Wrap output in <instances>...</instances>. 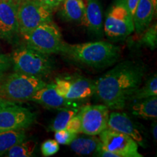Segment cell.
I'll use <instances>...</instances> for the list:
<instances>
[{"instance_id": "obj_17", "label": "cell", "mask_w": 157, "mask_h": 157, "mask_svg": "<svg viewBox=\"0 0 157 157\" xmlns=\"http://www.w3.org/2000/svg\"><path fill=\"white\" fill-rule=\"evenodd\" d=\"M77 136L70 143L71 148L74 152L80 155H90L95 153L98 147L101 144L99 137L95 135Z\"/></svg>"}, {"instance_id": "obj_8", "label": "cell", "mask_w": 157, "mask_h": 157, "mask_svg": "<svg viewBox=\"0 0 157 157\" xmlns=\"http://www.w3.org/2000/svg\"><path fill=\"white\" fill-rule=\"evenodd\" d=\"M134 31L133 18L124 2L113 6L104 23L105 35L112 40H120Z\"/></svg>"}, {"instance_id": "obj_3", "label": "cell", "mask_w": 157, "mask_h": 157, "mask_svg": "<svg viewBox=\"0 0 157 157\" xmlns=\"http://www.w3.org/2000/svg\"><path fill=\"white\" fill-rule=\"evenodd\" d=\"M46 84L37 76L15 72L0 80V98L13 102L30 101L31 96Z\"/></svg>"}, {"instance_id": "obj_27", "label": "cell", "mask_w": 157, "mask_h": 157, "mask_svg": "<svg viewBox=\"0 0 157 157\" xmlns=\"http://www.w3.org/2000/svg\"><path fill=\"white\" fill-rule=\"evenodd\" d=\"M55 89L56 93L60 96L65 98L66 94L69 90L71 82L66 79H57L54 83Z\"/></svg>"}, {"instance_id": "obj_15", "label": "cell", "mask_w": 157, "mask_h": 157, "mask_svg": "<svg viewBox=\"0 0 157 157\" xmlns=\"http://www.w3.org/2000/svg\"><path fill=\"white\" fill-rule=\"evenodd\" d=\"M154 8L151 0H140L133 15V23L135 32L142 34L148 28L154 15Z\"/></svg>"}, {"instance_id": "obj_24", "label": "cell", "mask_w": 157, "mask_h": 157, "mask_svg": "<svg viewBox=\"0 0 157 157\" xmlns=\"http://www.w3.org/2000/svg\"><path fill=\"white\" fill-rule=\"evenodd\" d=\"M143 36L141 38L140 42L143 44L146 45L151 50H154L157 46V27L156 24L148 27L143 32Z\"/></svg>"}, {"instance_id": "obj_2", "label": "cell", "mask_w": 157, "mask_h": 157, "mask_svg": "<svg viewBox=\"0 0 157 157\" xmlns=\"http://www.w3.org/2000/svg\"><path fill=\"white\" fill-rule=\"evenodd\" d=\"M60 53L78 63L101 68L111 66L117 61L120 55V48L103 41L76 44L64 42Z\"/></svg>"}, {"instance_id": "obj_14", "label": "cell", "mask_w": 157, "mask_h": 157, "mask_svg": "<svg viewBox=\"0 0 157 157\" xmlns=\"http://www.w3.org/2000/svg\"><path fill=\"white\" fill-rule=\"evenodd\" d=\"M81 22L88 31L95 34H101L103 15L101 7L98 2L90 0L86 5L85 12Z\"/></svg>"}, {"instance_id": "obj_34", "label": "cell", "mask_w": 157, "mask_h": 157, "mask_svg": "<svg viewBox=\"0 0 157 157\" xmlns=\"http://www.w3.org/2000/svg\"><path fill=\"white\" fill-rule=\"evenodd\" d=\"M152 1V3H153V5H154V8L156 9V6H157V0H151Z\"/></svg>"}, {"instance_id": "obj_19", "label": "cell", "mask_w": 157, "mask_h": 157, "mask_svg": "<svg viewBox=\"0 0 157 157\" xmlns=\"http://www.w3.org/2000/svg\"><path fill=\"white\" fill-rule=\"evenodd\" d=\"M133 104L132 113L137 117L144 119H156L157 117V97L153 96Z\"/></svg>"}, {"instance_id": "obj_7", "label": "cell", "mask_w": 157, "mask_h": 157, "mask_svg": "<svg viewBox=\"0 0 157 157\" xmlns=\"http://www.w3.org/2000/svg\"><path fill=\"white\" fill-rule=\"evenodd\" d=\"M19 31L26 34L39 25L52 22V11L35 0L20 1L17 10Z\"/></svg>"}, {"instance_id": "obj_5", "label": "cell", "mask_w": 157, "mask_h": 157, "mask_svg": "<svg viewBox=\"0 0 157 157\" xmlns=\"http://www.w3.org/2000/svg\"><path fill=\"white\" fill-rule=\"evenodd\" d=\"M22 36L28 48L49 56L60 53L64 44L58 27L52 22L39 25Z\"/></svg>"}, {"instance_id": "obj_32", "label": "cell", "mask_w": 157, "mask_h": 157, "mask_svg": "<svg viewBox=\"0 0 157 157\" xmlns=\"http://www.w3.org/2000/svg\"><path fill=\"white\" fill-rule=\"evenodd\" d=\"M140 0H124V3L126 5L127 10L130 13V15L133 17L134 15V13L135 12V10H136V7L137 5H138V2Z\"/></svg>"}, {"instance_id": "obj_11", "label": "cell", "mask_w": 157, "mask_h": 157, "mask_svg": "<svg viewBox=\"0 0 157 157\" xmlns=\"http://www.w3.org/2000/svg\"><path fill=\"white\" fill-rule=\"evenodd\" d=\"M18 0H0V38L12 42L20 33L17 10Z\"/></svg>"}, {"instance_id": "obj_20", "label": "cell", "mask_w": 157, "mask_h": 157, "mask_svg": "<svg viewBox=\"0 0 157 157\" xmlns=\"http://www.w3.org/2000/svg\"><path fill=\"white\" fill-rule=\"evenodd\" d=\"M25 137L23 129L0 132V156L5 154L15 144L25 140Z\"/></svg>"}, {"instance_id": "obj_26", "label": "cell", "mask_w": 157, "mask_h": 157, "mask_svg": "<svg viewBox=\"0 0 157 157\" xmlns=\"http://www.w3.org/2000/svg\"><path fill=\"white\" fill-rule=\"evenodd\" d=\"M60 147L59 143L56 140H48L44 141L41 146L42 154L44 156H53L58 151Z\"/></svg>"}, {"instance_id": "obj_28", "label": "cell", "mask_w": 157, "mask_h": 157, "mask_svg": "<svg viewBox=\"0 0 157 157\" xmlns=\"http://www.w3.org/2000/svg\"><path fill=\"white\" fill-rule=\"evenodd\" d=\"M12 66L11 57L0 53V80L6 75V72Z\"/></svg>"}, {"instance_id": "obj_33", "label": "cell", "mask_w": 157, "mask_h": 157, "mask_svg": "<svg viewBox=\"0 0 157 157\" xmlns=\"http://www.w3.org/2000/svg\"><path fill=\"white\" fill-rule=\"evenodd\" d=\"M152 134H153V137H154L155 141H156V139H157V126H156V122L153 124V125H152Z\"/></svg>"}, {"instance_id": "obj_6", "label": "cell", "mask_w": 157, "mask_h": 157, "mask_svg": "<svg viewBox=\"0 0 157 157\" xmlns=\"http://www.w3.org/2000/svg\"><path fill=\"white\" fill-rule=\"evenodd\" d=\"M36 118L35 113L15 102L0 98V132L29 127Z\"/></svg>"}, {"instance_id": "obj_21", "label": "cell", "mask_w": 157, "mask_h": 157, "mask_svg": "<svg viewBox=\"0 0 157 157\" xmlns=\"http://www.w3.org/2000/svg\"><path fill=\"white\" fill-rule=\"evenodd\" d=\"M78 111L79 109L74 107H66L61 109L49 127L50 130L56 132L60 129H64L70 119L77 114Z\"/></svg>"}, {"instance_id": "obj_13", "label": "cell", "mask_w": 157, "mask_h": 157, "mask_svg": "<svg viewBox=\"0 0 157 157\" xmlns=\"http://www.w3.org/2000/svg\"><path fill=\"white\" fill-rule=\"evenodd\" d=\"M30 101H34L44 107L50 109H62V107H70L71 101L60 96L56 93L54 83L46 84L37 90L31 96Z\"/></svg>"}, {"instance_id": "obj_4", "label": "cell", "mask_w": 157, "mask_h": 157, "mask_svg": "<svg viewBox=\"0 0 157 157\" xmlns=\"http://www.w3.org/2000/svg\"><path fill=\"white\" fill-rule=\"evenodd\" d=\"M10 57L15 72L27 75L40 78L50 74L54 67L49 55L43 54L27 46L16 49Z\"/></svg>"}, {"instance_id": "obj_12", "label": "cell", "mask_w": 157, "mask_h": 157, "mask_svg": "<svg viewBox=\"0 0 157 157\" xmlns=\"http://www.w3.org/2000/svg\"><path fill=\"white\" fill-rule=\"evenodd\" d=\"M108 128L131 137L137 144L143 146L144 140L138 129L125 113L113 111L109 115Z\"/></svg>"}, {"instance_id": "obj_36", "label": "cell", "mask_w": 157, "mask_h": 157, "mask_svg": "<svg viewBox=\"0 0 157 157\" xmlns=\"http://www.w3.org/2000/svg\"><path fill=\"white\" fill-rule=\"evenodd\" d=\"M121 1H124V0H121Z\"/></svg>"}, {"instance_id": "obj_18", "label": "cell", "mask_w": 157, "mask_h": 157, "mask_svg": "<svg viewBox=\"0 0 157 157\" xmlns=\"http://www.w3.org/2000/svg\"><path fill=\"white\" fill-rule=\"evenodd\" d=\"M61 14L66 21H81L86 9L84 0H64L62 3Z\"/></svg>"}, {"instance_id": "obj_9", "label": "cell", "mask_w": 157, "mask_h": 157, "mask_svg": "<svg viewBox=\"0 0 157 157\" xmlns=\"http://www.w3.org/2000/svg\"><path fill=\"white\" fill-rule=\"evenodd\" d=\"M109 108L104 104L85 105L78 111L81 121V132L88 135H98L107 128Z\"/></svg>"}, {"instance_id": "obj_23", "label": "cell", "mask_w": 157, "mask_h": 157, "mask_svg": "<svg viewBox=\"0 0 157 157\" xmlns=\"http://www.w3.org/2000/svg\"><path fill=\"white\" fill-rule=\"evenodd\" d=\"M157 95V77L156 74H154L151 78H149L143 87H139L132 98L139 101V100L146 99V98Z\"/></svg>"}, {"instance_id": "obj_1", "label": "cell", "mask_w": 157, "mask_h": 157, "mask_svg": "<svg viewBox=\"0 0 157 157\" xmlns=\"http://www.w3.org/2000/svg\"><path fill=\"white\" fill-rule=\"evenodd\" d=\"M144 74L142 65L119 63L95 82L96 95L109 109H122L140 87Z\"/></svg>"}, {"instance_id": "obj_16", "label": "cell", "mask_w": 157, "mask_h": 157, "mask_svg": "<svg viewBox=\"0 0 157 157\" xmlns=\"http://www.w3.org/2000/svg\"><path fill=\"white\" fill-rule=\"evenodd\" d=\"M70 82L69 90L65 96L69 101L85 99L95 93V82L93 80L78 76Z\"/></svg>"}, {"instance_id": "obj_29", "label": "cell", "mask_w": 157, "mask_h": 157, "mask_svg": "<svg viewBox=\"0 0 157 157\" xmlns=\"http://www.w3.org/2000/svg\"><path fill=\"white\" fill-rule=\"evenodd\" d=\"M65 129L76 134L81 132V121L78 113L70 119Z\"/></svg>"}, {"instance_id": "obj_31", "label": "cell", "mask_w": 157, "mask_h": 157, "mask_svg": "<svg viewBox=\"0 0 157 157\" xmlns=\"http://www.w3.org/2000/svg\"><path fill=\"white\" fill-rule=\"evenodd\" d=\"M95 154H96V156H103V157H119L117 154H116L115 153H113L111 151L108 150L107 148H105L102 143H101V144L99 145V146L98 147L97 150Z\"/></svg>"}, {"instance_id": "obj_22", "label": "cell", "mask_w": 157, "mask_h": 157, "mask_svg": "<svg viewBox=\"0 0 157 157\" xmlns=\"http://www.w3.org/2000/svg\"><path fill=\"white\" fill-rule=\"evenodd\" d=\"M36 143L33 140H23L13 146L6 154L9 157H29L34 154Z\"/></svg>"}, {"instance_id": "obj_10", "label": "cell", "mask_w": 157, "mask_h": 157, "mask_svg": "<svg viewBox=\"0 0 157 157\" xmlns=\"http://www.w3.org/2000/svg\"><path fill=\"white\" fill-rule=\"evenodd\" d=\"M102 145L119 157H142L138 144L131 137L107 128L99 134Z\"/></svg>"}, {"instance_id": "obj_35", "label": "cell", "mask_w": 157, "mask_h": 157, "mask_svg": "<svg viewBox=\"0 0 157 157\" xmlns=\"http://www.w3.org/2000/svg\"><path fill=\"white\" fill-rule=\"evenodd\" d=\"M18 1H23V0H18Z\"/></svg>"}, {"instance_id": "obj_25", "label": "cell", "mask_w": 157, "mask_h": 157, "mask_svg": "<svg viewBox=\"0 0 157 157\" xmlns=\"http://www.w3.org/2000/svg\"><path fill=\"white\" fill-rule=\"evenodd\" d=\"M76 135H77L76 133L70 132V131L66 130V129H60V130L56 131L55 133V140L59 144L70 145V143L75 138Z\"/></svg>"}, {"instance_id": "obj_30", "label": "cell", "mask_w": 157, "mask_h": 157, "mask_svg": "<svg viewBox=\"0 0 157 157\" xmlns=\"http://www.w3.org/2000/svg\"><path fill=\"white\" fill-rule=\"evenodd\" d=\"M35 1L38 2L41 5L53 12V10L58 8L62 5L64 0H35Z\"/></svg>"}]
</instances>
